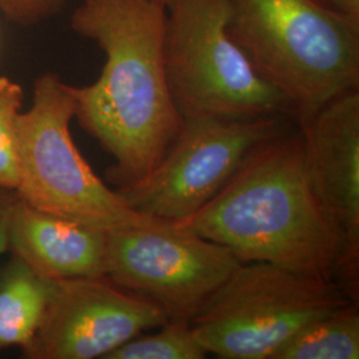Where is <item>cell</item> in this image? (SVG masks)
Wrapping results in <instances>:
<instances>
[{"label":"cell","mask_w":359,"mask_h":359,"mask_svg":"<svg viewBox=\"0 0 359 359\" xmlns=\"http://www.w3.org/2000/svg\"><path fill=\"white\" fill-rule=\"evenodd\" d=\"M165 15L154 0H84L71 18L105 55L100 77L74 87L75 117L115 158L109 179L118 188L149 175L182 127L165 76Z\"/></svg>","instance_id":"obj_1"},{"label":"cell","mask_w":359,"mask_h":359,"mask_svg":"<svg viewBox=\"0 0 359 359\" xmlns=\"http://www.w3.org/2000/svg\"><path fill=\"white\" fill-rule=\"evenodd\" d=\"M184 222L240 262H269L338 283L337 241L311 191L299 130L261 144Z\"/></svg>","instance_id":"obj_2"},{"label":"cell","mask_w":359,"mask_h":359,"mask_svg":"<svg viewBox=\"0 0 359 359\" xmlns=\"http://www.w3.org/2000/svg\"><path fill=\"white\" fill-rule=\"evenodd\" d=\"M226 31L295 121L359 90V25L320 0H226Z\"/></svg>","instance_id":"obj_3"},{"label":"cell","mask_w":359,"mask_h":359,"mask_svg":"<svg viewBox=\"0 0 359 359\" xmlns=\"http://www.w3.org/2000/svg\"><path fill=\"white\" fill-rule=\"evenodd\" d=\"M75 109L72 86L56 74L36 79L32 105L18 121V197L41 212L103 231L169 222L133 210L97 177L71 136Z\"/></svg>","instance_id":"obj_4"},{"label":"cell","mask_w":359,"mask_h":359,"mask_svg":"<svg viewBox=\"0 0 359 359\" xmlns=\"http://www.w3.org/2000/svg\"><path fill=\"white\" fill-rule=\"evenodd\" d=\"M165 11V76L182 118L295 120L292 104L229 36L226 0H168Z\"/></svg>","instance_id":"obj_5"},{"label":"cell","mask_w":359,"mask_h":359,"mask_svg":"<svg viewBox=\"0 0 359 359\" xmlns=\"http://www.w3.org/2000/svg\"><path fill=\"white\" fill-rule=\"evenodd\" d=\"M357 302L333 281L269 262H241L191 325L208 354L274 359L309 323Z\"/></svg>","instance_id":"obj_6"},{"label":"cell","mask_w":359,"mask_h":359,"mask_svg":"<svg viewBox=\"0 0 359 359\" xmlns=\"http://www.w3.org/2000/svg\"><path fill=\"white\" fill-rule=\"evenodd\" d=\"M287 120L187 117L154 170L117 192L144 216L169 222L188 221L225 187L261 144L287 130Z\"/></svg>","instance_id":"obj_7"},{"label":"cell","mask_w":359,"mask_h":359,"mask_svg":"<svg viewBox=\"0 0 359 359\" xmlns=\"http://www.w3.org/2000/svg\"><path fill=\"white\" fill-rule=\"evenodd\" d=\"M240 264L185 222L107 231L105 276L154 304L168 321H192Z\"/></svg>","instance_id":"obj_8"},{"label":"cell","mask_w":359,"mask_h":359,"mask_svg":"<svg viewBox=\"0 0 359 359\" xmlns=\"http://www.w3.org/2000/svg\"><path fill=\"white\" fill-rule=\"evenodd\" d=\"M167 322L154 304L107 276L57 280L41 325L23 351L32 359H105Z\"/></svg>","instance_id":"obj_9"},{"label":"cell","mask_w":359,"mask_h":359,"mask_svg":"<svg viewBox=\"0 0 359 359\" xmlns=\"http://www.w3.org/2000/svg\"><path fill=\"white\" fill-rule=\"evenodd\" d=\"M298 126L309 182L337 241V281L358 301L359 90L338 95Z\"/></svg>","instance_id":"obj_10"},{"label":"cell","mask_w":359,"mask_h":359,"mask_svg":"<svg viewBox=\"0 0 359 359\" xmlns=\"http://www.w3.org/2000/svg\"><path fill=\"white\" fill-rule=\"evenodd\" d=\"M107 231L41 212L18 197L8 226V250L55 281L103 277Z\"/></svg>","instance_id":"obj_11"},{"label":"cell","mask_w":359,"mask_h":359,"mask_svg":"<svg viewBox=\"0 0 359 359\" xmlns=\"http://www.w3.org/2000/svg\"><path fill=\"white\" fill-rule=\"evenodd\" d=\"M55 280L40 276L20 257L0 273V348L32 341L51 299Z\"/></svg>","instance_id":"obj_12"},{"label":"cell","mask_w":359,"mask_h":359,"mask_svg":"<svg viewBox=\"0 0 359 359\" xmlns=\"http://www.w3.org/2000/svg\"><path fill=\"white\" fill-rule=\"evenodd\" d=\"M358 302H348L309 323L274 359H358Z\"/></svg>","instance_id":"obj_13"},{"label":"cell","mask_w":359,"mask_h":359,"mask_svg":"<svg viewBox=\"0 0 359 359\" xmlns=\"http://www.w3.org/2000/svg\"><path fill=\"white\" fill-rule=\"evenodd\" d=\"M206 355L191 322L169 321L157 333L133 337L105 359H203Z\"/></svg>","instance_id":"obj_14"},{"label":"cell","mask_w":359,"mask_h":359,"mask_svg":"<svg viewBox=\"0 0 359 359\" xmlns=\"http://www.w3.org/2000/svg\"><path fill=\"white\" fill-rule=\"evenodd\" d=\"M23 105L22 87L0 76V187H18V121Z\"/></svg>","instance_id":"obj_15"},{"label":"cell","mask_w":359,"mask_h":359,"mask_svg":"<svg viewBox=\"0 0 359 359\" xmlns=\"http://www.w3.org/2000/svg\"><path fill=\"white\" fill-rule=\"evenodd\" d=\"M65 0H0V11L19 25H35L60 11Z\"/></svg>","instance_id":"obj_16"},{"label":"cell","mask_w":359,"mask_h":359,"mask_svg":"<svg viewBox=\"0 0 359 359\" xmlns=\"http://www.w3.org/2000/svg\"><path fill=\"white\" fill-rule=\"evenodd\" d=\"M18 194L0 187V255L8 250V226Z\"/></svg>","instance_id":"obj_17"},{"label":"cell","mask_w":359,"mask_h":359,"mask_svg":"<svg viewBox=\"0 0 359 359\" xmlns=\"http://www.w3.org/2000/svg\"><path fill=\"white\" fill-rule=\"evenodd\" d=\"M334 13L359 25V0H320Z\"/></svg>","instance_id":"obj_18"},{"label":"cell","mask_w":359,"mask_h":359,"mask_svg":"<svg viewBox=\"0 0 359 359\" xmlns=\"http://www.w3.org/2000/svg\"><path fill=\"white\" fill-rule=\"evenodd\" d=\"M154 1H158V3H161V4H164V6H165L168 0H154Z\"/></svg>","instance_id":"obj_19"}]
</instances>
